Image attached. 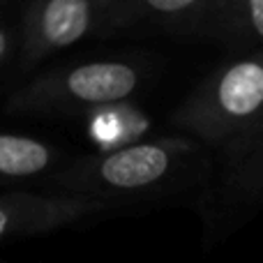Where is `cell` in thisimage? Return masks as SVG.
Here are the masks:
<instances>
[{
	"label": "cell",
	"instance_id": "cell-4",
	"mask_svg": "<svg viewBox=\"0 0 263 263\" xmlns=\"http://www.w3.org/2000/svg\"><path fill=\"white\" fill-rule=\"evenodd\" d=\"M114 0H32L26 16L21 67L30 69L42 58L77 44L95 30Z\"/></svg>",
	"mask_w": 263,
	"mask_h": 263
},
{
	"label": "cell",
	"instance_id": "cell-7",
	"mask_svg": "<svg viewBox=\"0 0 263 263\" xmlns=\"http://www.w3.org/2000/svg\"><path fill=\"white\" fill-rule=\"evenodd\" d=\"M215 12L236 32L259 42L263 35V0H219Z\"/></svg>",
	"mask_w": 263,
	"mask_h": 263
},
{
	"label": "cell",
	"instance_id": "cell-9",
	"mask_svg": "<svg viewBox=\"0 0 263 263\" xmlns=\"http://www.w3.org/2000/svg\"><path fill=\"white\" fill-rule=\"evenodd\" d=\"M9 51V35L3 30V26H0V63H3V58L7 55Z\"/></svg>",
	"mask_w": 263,
	"mask_h": 263
},
{
	"label": "cell",
	"instance_id": "cell-5",
	"mask_svg": "<svg viewBox=\"0 0 263 263\" xmlns=\"http://www.w3.org/2000/svg\"><path fill=\"white\" fill-rule=\"evenodd\" d=\"M109 201L88 194H0V240L60 229L106 208Z\"/></svg>",
	"mask_w": 263,
	"mask_h": 263
},
{
	"label": "cell",
	"instance_id": "cell-6",
	"mask_svg": "<svg viewBox=\"0 0 263 263\" xmlns=\"http://www.w3.org/2000/svg\"><path fill=\"white\" fill-rule=\"evenodd\" d=\"M58 159V150L21 134H0V180H23L44 173Z\"/></svg>",
	"mask_w": 263,
	"mask_h": 263
},
{
	"label": "cell",
	"instance_id": "cell-1",
	"mask_svg": "<svg viewBox=\"0 0 263 263\" xmlns=\"http://www.w3.org/2000/svg\"><path fill=\"white\" fill-rule=\"evenodd\" d=\"M263 106L261 58H242L210 74L171 120L210 143H227L250 125H259Z\"/></svg>",
	"mask_w": 263,
	"mask_h": 263
},
{
	"label": "cell",
	"instance_id": "cell-2",
	"mask_svg": "<svg viewBox=\"0 0 263 263\" xmlns=\"http://www.w3.org/2000/svg\"><path fill=\"white\" fill-rule=\"evenodd\" d=\"M141 74L123 60H97L42 74L16 90L9 109L21 114H65L88 106H114L136 92Z\"/></svg>",
	"mask_w": 263,
	"mask_h": 263
},
{
	"label": "cell",
	"instance_id": "cell-3",
	"mask_svg": "<svg viewBox=\"0 0 263 263\" xmlns=\"http://www.w3.org/2000/svg\"><path fill=\"white\" fill-rule=\"evenodd\" d=\"M187 153L178 141H145L109 150L104 155L79 159L58 182L74 194L104 199L106 194H134L162 185L176 171L180 155Z\"/></svg>",
	"mask_w": 263,
	"mask_h": 263
},
{
	"label": "cell",
	"instance_id": "cell-8",
	"mask_svg": "<svg viewBox=\"0 0 263 263\" xmlns=\"http://www.w3.org/2000/svg\"><path fill=\"white\" fill-rule=\"evenodd\" d=\"M217 3L219 0H134L129 9L162 21H185L196 14L215 12Z\"/></svg>",
	"mask_w": 263,
	"mask_h": 263
}]
</instances>
